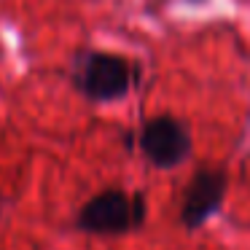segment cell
<instances>
[{
    "instance_id": "obj_1",
    "label": "cell",
    "mask_w": 250,
    "mask_h": 250,
    "mask_svg": "<svg viewBox=\"0 0 250 250\" xmlns=\"http://www.w3.org/2000/svg\"><path fill=\"white\" fill-rule=\"evenodd\" d=\"M143 194H126L121 188H105L81 207L76 226L86 234H126L146 221Z\"/></svg>"
},
{
    "instance_id": "obj_2",
    "label": "cell",
    "mask_w": 250,
    "mask_h": 250,
    "mask_svg": "<svg viewBox=\"0 0 250 250\" xmlns=\"http://www.w3.org/2000/svg\"><path fill=\"white\" fill-rule=\"evenodd\" d=\"M137 70L126 57L110 51H89L78 60L76 83L94 103H113L129 94Z\"/></svg>"
},
{
    "instance_id": "obj_3",
    "label": "cell",
    "mask_w": 250,
    "mask_h": 250,
    "mask_svg": "<svg viewBox=\"0 0 250 250\" xmlns=\"http://www.w3.org/2000/svg\"><path fill=\"white\" fill-rule=\"evenodd\" d=\"M140 151L153 167H178L191 153V135L175 116H153L140 129Z\"/></svg>"
},
{
    "instance_id": "obj_4",
    "label": "cell",
    "mask_w": 250,
    "mask_h": 250,
    "mask_svg": "<svg viewBox=\"0 0 250 250\" xmlns=\"http://www.w3.org/2000/svg\"><path fill=\"white\" fill-rule=\"evenodd\" d=\"M226 172L218 167H202L194 172L191 183L186 186L183 207H180V221L186 229H199L205 221L218 212L223 196H226Z\"/></svg>"
}]
</instances>
